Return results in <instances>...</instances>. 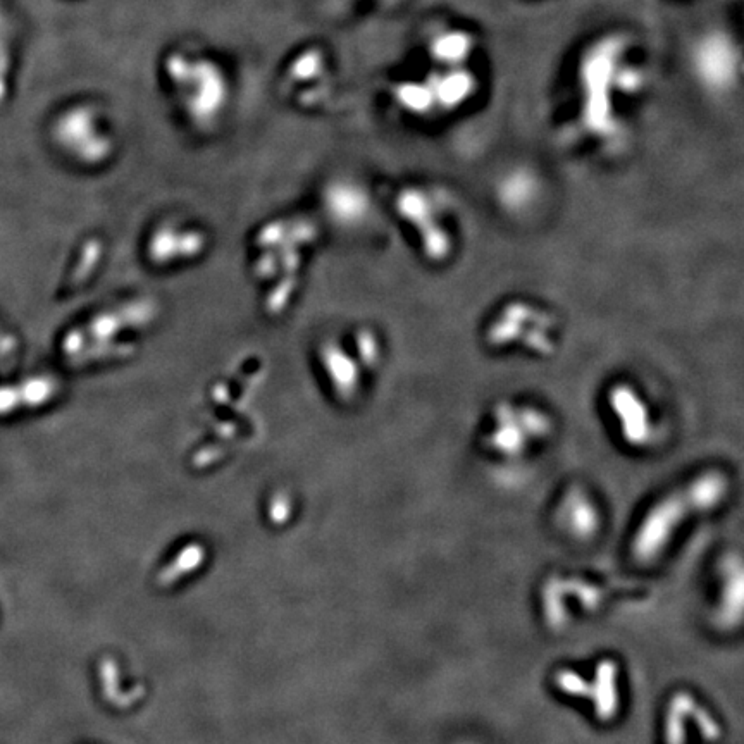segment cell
Returning <instances> with one entry per match:
<instances>
[{"mask_svg": "<svg viewBox=\"0 0 744 744\" xmlns=\"http://www.w3.org/2000/svg\"><path fill=\"white\" fill-rule=\"evenodd\" d=\"M608 412L619 429L620 438L633 448L650 445L657 431L648 398L633 383L619 381L605 395Z\"/></svg>", "mask_w": 744, "mask_h": 744, "instance_id": "cell-10", "label": "cell"}, {"mask_svg": "<svg viewBox=\"0 0 744 744\" xmlns=\"http://www.w3.org/2000/svg\"><path fill=\"white\" fill-rule=\"evenodd\" d=\"M727 491V479L722 472H701L679 490L660 498L643 517L633 540L634 557L651 562L664 553L681 529L684 517L703 514L719 507Z\"/></svg>", "mask_w": 744, "mask_h": 744, "instance_id": "cell-5", "label": "cell"}, {"mask_svg": "<svg viewBox=\"0 0 744 744\" xmlns=\"http://www.w3.org/2000/svg\"><path fill=\"white\" fill-rule=\"evenodd\" d=\"M49 135L57 152L83 171L99 173L119 154L118 128L99 100L69 102L50 121Z\"/></svg>", "mask_w": 744, "mask_h": 744, "instance_id": "cell-3", "label": "cell"}, {"mask_svg": "<svg viewBox=\"0 0 744 744\" xmlns=\"http://www.w3.org/2000/svg\"><path fill=\"white\" fill-rule=\"evenodd\" d=\"M486 340L495 348L519 347L534 355H550L555 347V319L534 302L514 300L493 316Z\"/></svg>", "mask_w": 744, "mask_h": 744, "instance_id": "cell-9", "label": "cell"}, {"mask_svg": "<svg viewBox=\"0 0 744 744\" xmlns=\"http://www.w3.org/2000/svg\"><path fill=\"white\" fill-rule=\"evenodd\" d=\"M552 416L534 403L500 402L491 410L484 443L502 459L526 457L552 434Z\"/></svg>", "mask_w": 744, "mask_h": 744, "instance_id": "cell-7", "label": "cell"}, {"mask_svg": "<svg viewBox=\"0 0 744 744\" xmlns=\"http://www.w3.org/2000/svg\"><path fill=\"white\" fill-rule=\"evenodd\" d=\"M393 212L416 238L426 261L441 264L453 254V235L440 193L431 186L405 185L393 197Z\"/></svg>", "mask_w": 744, "mask_h": 744, "instance_id": "cell-6", "label": "cell"}, {"mask_svg": "<svg viewBox=\"0 0 744 744\" xmlns=\"http://www.w3.org/2000/svg\"><path fill=\"white\" fill-rule=\"evenodd\" d=\"M211 235L204 226L185 217H164L150 226L142 243L145 264L155 271H176L204 259Z\"/></svg>", "mask_w": 744, "mask_h": 744, "instance_id": "cell-8", "label": "cell"}, {"mask_svg": "<svg viewBox=\"0 0 744 744\" xmlns=\"http://www.w3.org/2000/svg\"><path fill=\"white\" fill-rule=\"evenodd\" d=\"M321 211L328 223L340 230H355L366 223L372 211V202L366 188L350 180L338 178L324 186Z\"/></svg>", "mask_w": 744, "mask_h": 744, "instance_id": "cell-11", "label": "cell"}, {"mask_svg": "<svg viewBox=\"0 0 744 744\" xmlns=\"http://www.w3.org/2000/svg\"><path fill=\"white\" fill-rule=\"evenodd\" d=\"M564 510L567 512V524L571 527V531L577 536H584L589 534L591 531H595V507L591 505L588 500V496L583 493H574V495L567 498V502L564 503Z\"/></svg>", "mask_w": 744, "mask_h": 744, "instance_id": "cell-14", "label": "cell"}, {"mask_svg": "<svg viewBox=\"0 0 744 744\" xmlns=\"http://www.w3.org/2000/svg\"><path fill=\"white\" fill-rule=\"evenodd\" d=\"M434 57L443 62H459L471 52V37L462 31H452L438 37L433 44Z\"/></svg>", "mask_w": 744, "mask_h": 744, "instance_id": "cell-15", "label": "cell"}, {"mask_svg": "<svg viewBox=\"0 0 744 744\" xmlns=\"http://www.w3.org/2000/svg\"><path fill=\"white\" fill-rule=\"evenodd\" d=\"M383 343L371 328L324 336L314 348V367L335 402L355 403L383 362Z\"/></svg>", "mask_w": 744, "mask_h": 744, "instance_id": "cell-4", "label": "cell"}, {"mask_svg": "<svg viewBox=\"0 0 744 744\" xmlns=\"http://www.w3.org/2000/svg\"><path fill=\"white\" fill-rule=\"evenodd\" d=\"M335 4H340V6L345 7H366V6H376V7H385L390 4V2H393V0H333Z\"/></svg>", "mask_w": 744, "mask_h": 744, "instance_id": "cell-16", "label": "cell"}, {"mask_svg": "<svg viewBox=\"0 0 744 744\" xmlns=\"http://www.w3.org/2000/svg\"><path fill=\"white\" fill-rule=\"evenodd\" d=\"M61 390L57 379L42 376L26 381L23 385L4 386L0 388V414H7L21 405L38 407L52 398H56Z\"/></svg>", "mask_w": 744, "mask_h": 744, "instance_id": "cell-13", "label": "cell"}, {"mask_svg": "<svg viewBox=\"0 0 744 744\" xmlns=\"http://www.w3.org/2000/svg\"><path fill=\"white\" fill-rule=\"evenodd\" d=\"M157 312L150 297L123 298L99 307L64 336L62 354L73 366H112L137 352L154 328Z\"/></svg>", "mask_w": 744, "mask_h": 744, "instance_id": "cell-2", "label": "cell"}, {"mask_svg": "<svg viewBox=\"0 0 744 744\" xmlns=\"http://www.w3.org/2000/svg\"><path fill=\"white\" fill-rule=\"evenodd\" d=\"M159 78L169 104L197 135L216 133L235 104L230 66L204 47L174 45L159 62Z\"/></svg>", "mask_w": 744, "mask_h": 744, "instance_id": "cell-1", "label": "cell"}, {"mask_svg": "<svg viewBox=\"0 0 744 744\" xmlns=\"http://www.w3.org/2000/svg\"><path fill=\"white\" fill-rule=\"evenodd\" d=\"M700 42L695 52V68L700 80L713 90L729 88L738 73V54L732 52L729 38L712 35L705 40L701 38Z\"/></svg>", "mask_w": 744, "mask_h": 744, "instance_id": "cell-12", "label": "cell"}]
</instances>
